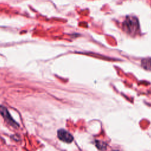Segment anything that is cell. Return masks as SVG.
Returning <instances> with one entry per match:
<instances>
[{
    "mask_svg": "<svg viewBox=\"0 0 151 151\" xmlns=\"http://www.w3.org/2000/svg\"><path fill=\"white\" fill-rule=\"evenodd\" d=\"M57 137L60 140L65 143H71L73 141V136L68 132L63 129H59L57 131Z\"/></svg>",
    "mask_w": 151,
    "mask_h": 151,
    "instance_id": "3957f363",
    "label": "cell"
},
{
    "mask_svg": "<svg viewBox=\"0 0 151 151\" xmlns=\"http://www.w3.org/2000/svg\"><path fill=\"white\" fill-rule=\"evenodd\" d=\"M0 113L4 118V119L6 121V122L11 126L15 128L18 127V124L14 121V120L11 117L8 110L3 106H0Z\"/></svg>",
    "mask_w": 151,
    "mask_h": 151,
    "instance_id": "7a4b0ae2",
    "label": "cell"
},
{
    "mask_svg": "<svg viewBox=\"0 0 151 151\" xmlns=\"http://www.w3.org/2000/svg\"><path fill=\"white\" fill-rule=\"evenodd\" d=\"M139 24L137 18L133 16L127 17L123 22V29L126 33L131 35L136 34L139 29Z\"/></svg>",
    "mask_w": 151,
    "mask_h": 151,
    "instance_id": "6da1fadb",
    "label": "cell"
},
{
    "mask_svg": "<svg viewBox=\"0 0 151 151\" xmlns=\"http://www.w3.org/2000/svg\"><path fill=\"white\" fill-rule=\"evenodd\" d=\"M141 65L145 70H151V58H145L142 60Z\"/></svg>",
    "mask_w": 151,
    "mask_h": 151,
    "instance_id": "277c9868",
    "label": "cell"
}]
</instances>
